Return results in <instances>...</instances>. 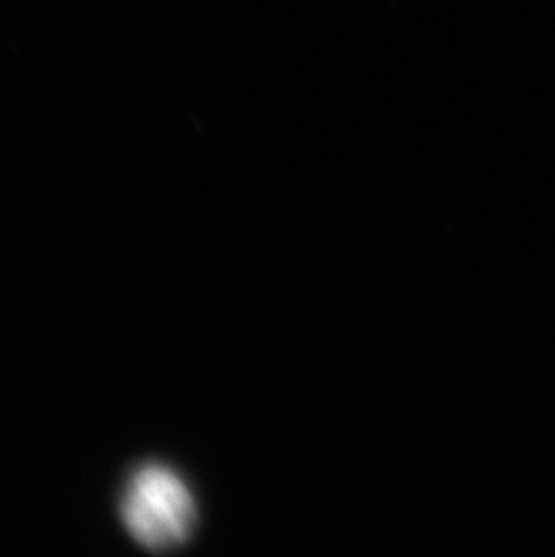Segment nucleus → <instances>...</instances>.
Segmentation results:
<instances>
[{
    "instance_id": "1",
    "label": "nucleus",
    "mask_w": 555,
    "mask_h": 557,
    "mask_svg": "<svg viewBox=\"0 0 555 557\" xmlns=\"http://www.w3.org/2000/svg\"><path fill=\"white\" fill-rule=\"evenodd\" d=\"M121 518L139 545L164 553L192 537L197 525V505L188 484L173 469L147 463L126 484Z\"/></svg>"
}]
</instances>
